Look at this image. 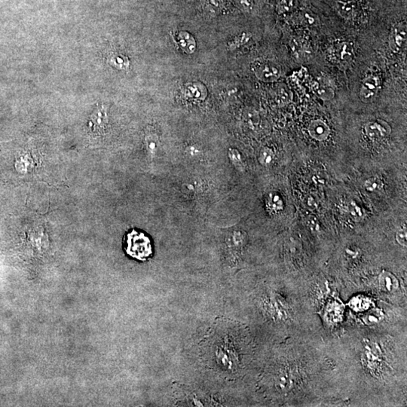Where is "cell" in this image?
I'll return each instance as SVG.
<instances>
[{
  "label": "cell",
  "mask_w": 407,
  "mask_h": 407,
  "mask_svg": "<svg viewBox=\"0 0 407 407\" xmlns=\"http://www.w3.org/2000/svg\"><path fill=\"white\" fill-rule=\"evenodd\" d=\"M180 47L187 54H192L196 49V42L193 36L187 32H181L178 36Z\"/></svg>",
  "instance_id": "8fae6325"
},
{
  "label": "cell",
  "mask_w": 407,
  "mask_h": 407,
  "mask_svg": "<svg viewBox=\"0 0 407 407\" xmlns=\"http://www.w3.org/2000/svg\"><path fill=\"white\" fill-rule=\"evenodd\" d=\"M396 240H397V243H398L400 246L403 247V248H406L407 232L406 228H400V229H399L398 231H397V234H396Z\"/></svg>",
  "instance_id": "e0dca14e"
},
{
  "label": "cell",
  "mask_w": 407,
  "mask_h": 407,
  "mask_svg": "<svg viewBox=\"0 0 407 407\" xmlns=\"http://www.w3.org/2000/svg\"><path fill=\"white\" fill-rule=\"evenodd\" d=\"M379 285L381 288L388 293H393L399 288V281L393 274L382 272L379 275Z\"/></svg>",
  "instance_id": "ba28073f"
},
{
  "label": "cell",
  "mask_w": 407,
  "mask_h": 407,
  "mask_svg": "<svg viewBox=\"0 0 407 407\" xmlns=\"http://www.w3.org/2000/svg\"><path fill=\"white\" fill-rule=\"evenodd\" d=\"M381 82L378 77L370 75L363 80L359 91V98L362 102L369 104L377 96Z\"/></svg>",
  "instance_id": "7a4b0ae2"
},
{
  "label": "cell",
  "mask_w": 407,
  "mask_h": 407,
  "mask_svg": "<svg viewBox=\"0 0 407 407\" xmlns=\"http://www.w3.org/2000/svg\"><path fill=\"white\" fill-rule=\"evenodd\" d=\"M309 135L317 141L327 140L331 134V128L328 124L320 119H314L310 122L308 128Z\"/></svg>",
  "instance_id": "52a82bcc"
},
{
  "label": "cell",
  "mask_w": 407,
  "mask_h": 407,
  "mask_svg": "<svg viewBox=\"0 0 407 407\" xmlns=\"http://www.w3.org/2000/svg\"><path fill=\"white\" fill-rule=\"evenodd\" d=\"M243 9H249L252 7L253 0H236Z\"/></svg>",
  "instance_id": "d6986e66"
},
{
  "label": "cell",
  "mask_w": 407,
  "mask_h": 407,
  "mask_svg": "<svg viewBox=\"0 0 407 407\" xmlns=\"http://www.w3.org/2000/svg\"><path fill=\"white\" fill-rule=\"evenodd\" d=\"M337 6L339 13L346 19L353 18L358 9V4L355 0L337 1Z\"/></svg>",
  "instance_id": "9c48e42d"
},
{
  "label": "cell",
  "mask_w": 407,
  "mask_h": 407,
  "mask_svg": "<svg viewBox=\"0 0 407 407\" xmlns=\"http://www.w3.org/2000/svg\"><path fill=\"white\" fill-rule=\"evenodd\" d=\"M333 60L339 63H349L353 59V48L348 42L338 44L331 48Z\"/></svg>",
  "instance_id": "8992f818"
},
{
  "label": "cell",
  "mask_w": 407,
  "mask_h": 407,
  "mask_svg": "<svg viewBox=\"0 0 407 407\" xmlns=\"http://www.w3.org/2000/svg\"><path fill=\"white\" fill-rule=\"evenodd\" d=\"M259 79L265 83L277 81L281 75V68L275 63H265L257 68L255 72Z\"/></svg>",
  "instance_id": "5b68a950"
},
{
  "label": "cell",
  "mask_w": 407,
  "mask_h": 407,
  "mask_svg": "<svg viewBox=\"0 0 407 407\" xmlns=\"http://www.w3.org/2000/svg\"><path fill=\"white\" fill-rule=\"evenodd\" d=\"M109 63L118 69H125L129 67L130 62L128 57L122 55V54H115L110 57Z\"/></svg>",
  "instance_id": "7c38bea8"
},
{
  "label": "cell",
  "mask_w": 407,
  "mask_h": 407,
  "mask_svg": "<svg viewBox=\"0 0 407 407\" xmlns=\"http://www.w3.org/2000/svg\"><path fill=\"white\" fill-rule=\"evenodd\" d=\"M228 158L237 169H239L240 170L243 169L241 155H240V152L237 149H230L229 151H228Z\"/></svg>",
  "instance_id": "2e32d148"
},
{
  "label": "cell",
  "mask_w": 407,
  "mask_h": 407,
  "mask_svg": "<svg viewBox=\"0 0 407 407\" xmlns=\"http://www.w3.org/2000/svg\"><path fill=\"white\" fill-rule=\"evenodd\" d=\"M126 252L139 260H145L152 254V247L149 237L141 232L133 230L128 234Z\"/></svg>",
  "instance_id": "6da1fadb"
},
{
  "label": "cell",
  "mask_w": 407,
  "mask_h": 407,
  "mask_svg": "<svg viewBox=\"0 0 407 407\" xmlns=\"http://www.w3.org/2000/svg\"><path fill=\"white\" fill-rule=\"evenodd\" d=\"M367 137L373 140L386 138L391 132V128L387 122L382 120L372 121L364 127Z\"/></svg>",
  "instance_id": "277c9868"
},
{
  "label": "cell",
  "mask_w": 407,
  "mask_h": 407,
  "mask_svg": "<svg viewBox=\"0 0 407 407\" xmlns=\"http://www.w3.org/2000/svg\"><path fill=\"white\" fill-rule=\"evenodd\" d=\"M210 3L215 6H217L218 4H219V1H218V0H210Z\"/></svg>",
  "instance_id": "ffe728a7"
},
{
  "label": "cell",
  "mask_w": 407,
  "mask_h": 407,
  "mask_svg": "<svg viewBox=\"0 0 407 407\" xmlns=\"http://www.w3.org/2000/svg\"><path fill=\"white\" fill-rule=\"evenodd\" d=\"M406 24L400 22L393 26L388 38L389 48L393 52L400 53L406 42Z\"/></svg>",
  "instance_id": "3957f363"
},
{
  "label": "cell",
  "mask_w": 407,
  "mask_h": 407,
  "mask_svg": "<svg viewBox=\"0 0 407 407\" xmlns=\"http://www.w3.org/2000/svg\"><path fill=\"white\" fill-rule=\"evenodd\" d=\"M295 0H281L278 5V9L280 12H286L290 10L293 7Z\"/></svg>",
  "instance_id": "ac0fdd59"
},
{
  "label": "cell",
  "mask_w": 407,
  "mask_h": 407,
  "mask_svg": "<svg viewBox=\"0 0 407 407\" xmlns=\"http://www.w3.org/2000/svg\"><path fill=\"white\" fill-rule=\"evenodd\" d=\"M274 157H275V155H274L273 151L269 148L265 147L260 151V155H259V161L263 166H269L273 161Z\"/></svg>",
  "instance_id": "4fadbf2b"
},
{
  "label": "cell",
  "mask_w": 407,
  "mask_h": 407,
  "mask_svg": "<svg viewBox=\"0 0 407 407\" xmlns=\"http://www.w3.org/2000/svg\"><path fill=\"white\" fill-rule=\"evenodd\" d=\"M383 314L379 310H372L364 317V321L367 324H374L382 320Z\"/></svg>",
  "instance_id": "9a60e30c"
},
{
  "label": "cell",
  "mask_w": 407,
  "mask_h": 407,
  "mask_svg": "<svg viewBox=\"0 0 407 407\" xmlns=\"http://www.w3.org/2000/svg\"><path fill=\"white\" fill-rule=\"evenodd\" d=\"M313 91L319 98L324 100V101L333 99L335 95L334 89L329 85L323 83V82L316 83L313 86Z\"/></svg>",
  "instance_id": "30bf717a"
},
{
  "label": "cell",
  "mask_w": 407,
  "mask_h": 407,
  "mask_svg": "<svg viewBox=\"0 0 407 407\" xmlns=\"http://www.w3.org/2000/svg\"><path fill=\"white\" fill-rule=\"evenodd\" d=\"M382 187H383V184H382V181L376 178H370L364 183V188L367 191L370 192V193L379 191L382 190Z\"/></svg>",
  "instance_id": "5bb4252c"
}]
</instances>
